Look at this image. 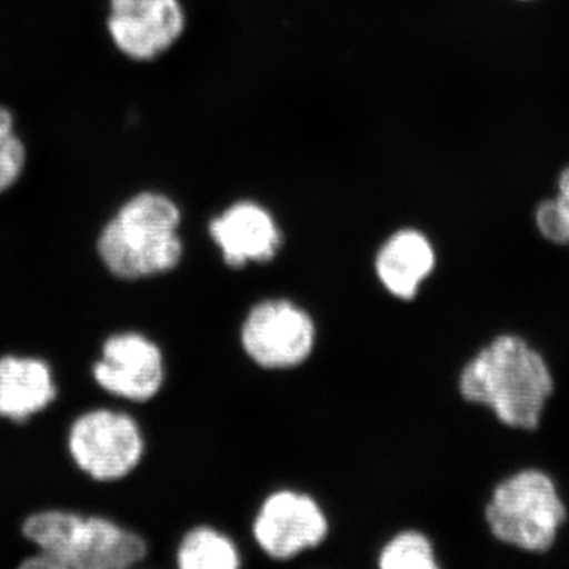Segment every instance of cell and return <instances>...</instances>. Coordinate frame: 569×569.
I'll return each instance as SVG.
<instances>
[{
	"instance_id": "obj_1",
	"label": "cell",
	"mask_w": 569,
	"mask_h": 569,
	"mask_svg": "<svg viewBox=\"0 0 569 569\" xmlns=\"http://www.w3.org/2000/svg\"><path fill=\"white\" fill-rule=\"evenodd\" d=\"M458 388L466 402L488 407L501 425L535 430L553 395V377L526 339L501 335L463 366Z\"/></svg>"
},
{
	"instance_id": "obj_2",
	"label": "cell",
	"mask_w": 569,
	"mask_h": 569,
	"mask_svg": "<svg viewBox=\"0 0 569 569\" xmlns=\"http://www.w3.org/2000/svg\"><path fill=\"white\" fill-rule=\"evenodd\" d=\"M181 220V209L167 194L138 192L119 206L100 231V260L122 280L168 274L183 258Z\"/></svg>"
},
{
	"instance_id": "obj_3",
	"label": "cell",
	"mask_w": 569,
	"mask_h": 569,
	"mask_svg": "<svg viewBox=\"0 0 569 569\" xmlns=\"http://www.w3.org/2000/svg\"><path fill=\"white\" fill-rule=\"evenodd\" d=\"M22 533L39 548L22 568L127 569L148 556L140 535L99 516L48 509L29 516Z\"/></svg>"
},
{
	"instance_id": "obj_4",
	"label": "cell",
	"mask_w": 569,
	"mask_h": 569,
	"mask_svg": "<svg viewBox=\"0 0 569 569\" xmlns=\"http://www.w3.org/2000/svg\"><path fill=\"white\" fill-rule=\"evenodd\" d=\"M485 518L497 541L526 552L545 553L556 545L568 511L553 479L529 468L493 489Z\"/></svg>"
},
{
	"instance_id": "obj_5",
	"label": "cell",
	"mask_w": 569,
	"mask_h": 569,
	"mask_svg": "<svg viewBox=\"0 0 569 569\" xmlns=\"http://www.w3.org/2000/svg\"><path fill=\"white\" fill-rule=\"evenodd\" d=\"M317 346V325L305 307L268 298L250 307L241 325V347L254 366L290 370L305 365Z\"/></svg>"
},
{
	"instance_id": "obj_6",
	"label": "cell",
	"mask_w": 569,
	"mask_h": 569,
	"mask_svg": "<svg viewBox=\"0 0 569 569\" xmlns=\"http://www.w3.org/2000/svg\"><path fill=\"white\" fill-rule=\"evenodd\" d=\"M144 449L140 425L122 411H88L70 427L71 459L96 481L129 477L140 466Z\"/></svg>"
},
{
	"instance_id": "obj_7",
	"label": "cell",
	"mask_w": 569,
	"mask_h": 569,
	"mask_svg": "<svg viewBox=\"0 0 569 569\" xmlns=\"http://www.w3.org/2000/svg\"><path fill=\"white\" fill-rule=\"evenodd\" d=\"M252 535L269 559L293 560L323 545L329 519L316 498L295 489L269 493L254 515Z\"/></svg>"
},
{
	"instance_id": "obj_8",
	"label": "cell",
	"mask_w": 569,
	"mask_h": 569,
	"mask_svg": "<svg viewBox=\"0 0 569 569\" xmlns=\"http://www.w3.org/2000/svg\"><path fill=\"white\" fill-rule=\"evenodd\" d=\"M108 36L133 62H152L170 51L186 31L181 0H108Z\"/></svg>"
},
{
	"instance_id": "obj_9",
	"label": "cell",
	"mask_w": 569,
	"mask_h": 569,
	"mask_svg": "<svg viewBox=\"0 0 569 569\" xmlns=\"http://www.w3.org/2000/svg\"><path fill=\"white\" fill-rule=\"evenodd\" d=\"M96 383L103 391L132 402H149L167 377L162 348L152 339L129 331L104 340L102 358L92 367Z\"/></svg>"
},
{
	"instance_id": "obj_10",
	"label": "cell",
	"mask_w": 569,
	"mask_h": 569,
	"mask_svg": "<svg viewBox=\"0 0 569 569\" xmlns=\"http://www.w3.org/2000/svg\"><path fill=\"white\" fill-rule=\"evenodd\" d=\"M209 236L231 269L276 260L283 234L271 212L257 201H238L209 222Z\"/></svg>"
},
{
	"instance_id": "obj_11",
	"label": "cell",
	"mask_w": 569,
	"mask_h": 569,
	"mask_svg": "<svg viewBox=\"0 0 569 569\" xmlns=\"http://www.w3.org/2000/svg\"><path fill=\"white\" fill-rule=\"evenodd\" d=\"M436 268V247L417 228L389 236L373 261L378 282L399 301H413Z\"/></svg>"
},
{
	"instance_id": "obj_12",
	"label": "cell",
	"mask_w": 569,
	"mask_h": 569,
	"mask_svg": "<svg viewBox=\"0 0 569 569\" xmlns=\"http://www.w3.org/2000/svg\"><path fill=\"white\" fill-rule=\"evenodd\" d=\"M58 396L51 367L32 356L0 358V418L24 422Z\"/></svg>"
},
{
	"instance_id": "obj_13",
	"label": "cell",
	"mask_w": 569,
	"mask_h": 569,
	"mask_svg": "<svg viewBox=\"0 0 569 569\" xmlns=\"http://www.w3.org/2000/svg\"><path fill=\"white\" fill-rule=\"evenodd\" d=\"M176 561L181 569H238L242 565L233 539L211 526L187 531L179 542Z\"/></svg>"
},
{
	"instance_id": "obj_14",
	"label": "cell",
	"mask_w": 569,
	"mask_h": 569,
	"mask_svg": "<svg viewBox=\"0 0 569 569\" xmlns=\"http://www.w3.org/2000/svg\"><path fill=\"white\" fill-rule=\"evenodd\" d=\"M381 569H437L436 549L418 530H403L389 539L378 556Z\"/></svg>"
},
{
	"instance_id": "obj_15",
	"label": "cell",
	"mask_w": 569,
	"mask_h": 569,
	"mask_svg": "<svg viewBox=\"0 0 569 569\" xmlns=\"http://www.w3.org/2000/svg\"><path fill=\"white\" fill-rule=\"evenodd\" d=\"M28 167V148L17 130L13 111L0 104V194L13 189Z\"/></svg>"
},
{
	"instance_id": "obj_16",
	"label": "cell",
	"mask_w": 569,
	"mask_h": 569,
	"mask_svg": "<svg viewBox=\"0 0 569 569\" xmlns=\"http://www.w3.org/2000/svg\"><path fill=\"white\" fill-rule=\"evenodd\" d=\"M539 233L552 244L569 247V190L541 201L535 211Z\"/></svg>"
}]
</instances>
